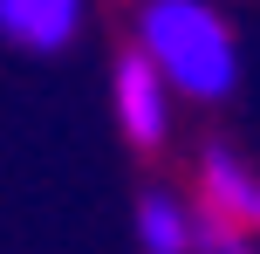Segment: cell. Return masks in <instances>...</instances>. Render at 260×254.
Returning <instances> with one entry per match:
<instances>
[{
  "label": "cell",
  "mask_w": 260,
  "mask_h": 254,
  "mask_svg": "<svg viewBox=\"0 0 260 254\" xmlns=\"http://www.w3.org/2000/svg\"><path fill=\"white\" fill-rule=\"evenodd\" d=\"M137 48L165 69V82L192 103H226L240 82L233 27L206 0H144L137 14Z\"/></svg>",
  "instance_id": "cell-1"
},
{
  "label": "cell",
  "mask_w": 260,
  "mask_h": 254,
  "mask_svg": "<svg viewBox=\"0 0 260 254\" xmlns=\"http://www.w3.org/2000/svg\"><path fill=\"white\" fill-rule=\"evenodd\" d=\"M117 124H123L130 145H144V151L165 145V131H171V82L144 48H130L117 62Z\"/></svg>",
  "instance_id": "cell-2"
},
{
  "label": "cell",
  "mask_w": 260,
  "mask_h": 254,
  "mask_svg": "<svg viewBox=\"0 0 260 254\" xmlns=\"http://www.w3.org/2000/svg\"><path fill=\"white\" fill-rule=\"evenodd\" d=\"M82 27V0H0V41L27 55H62Z\"/></svg>",
  "instance_id": "cell-3"
},
{
  "label": "cell",
  "mask_w": 260,
  "mask_h": 254,
  "mask_svg": "<svg viewBox=\"0 0 260 254\" xmlns=\"http://www.w3.org/2000/svg\"><path fill=\"white\" fill-rule=\"evenodd\" d=\"M199 192H206L212 220H226V227H260V179L233 158V151H206Z\"/></svg>",
  "instance_id": "cell-4"
},
{
  "label": "cell",
  "mask_w": 260,
  "mask_h": 254,
  "mask_svg": "<svg viewBox=\"0 0 260 254\" xmlns=\"http://www.w3.org/2000/svg\"><path fill=\"white\" fill-rule=\"evenodd\" d=\"M137 241H144V254H192L199 247V227H192V213H185L178 200L151 192V200L137 206Z\"/></svg>",
  "instance_id": "cell-5"
},
{
  "label": "cell",
  "mask_w": 260,
  "mask_h": 254,
  "mask_svg": "<svg viewBox=\"0 0 260 254\" xmlns=\"http://www.w3.org/2000/svg\"><path fill=\"white\" fill-rule=\"evenodd\" d=\"M199 254H253V247L240 241V227H226V220H212V227L199 234Z\"/></svg>",
  "instance_id": "cell-6"
}]
</instances>
